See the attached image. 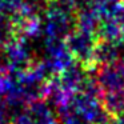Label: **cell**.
I'll return each mask as SVG.
<instances>
[{
  "instance_id": "6da1fadb",
  "label": "cell",
  "mask_w": 124,
  "mask_h": 124,
  "mask_svg": "<svg viewBox=\"0 0 124 124\" xmlns=\"http://www.w3.org/2000/svg\"><path fill=\"white\" fill-rule=\"evenodd\" d=\"M56 112L57 116L73 113L91 124H108L111 119V115L101 103L100 93H91L87 91H79L72 95L67 104Z\"/></svg>"
},
{
  "instance_id": "7a4b0ae2",
  "label": "cell",
  "mask_w": 124,
  "mask_h": 124,
  "mask_svg": "<svg viewBox=\"0 0 124 124\" xmlns=\"http://www.w3.org/2000/svg\"><path fill=\"white\" fill-rule=\"evenodd\" d=\"M43 35L46 39L64 40L75 27L73 9L68 8L60 0H51L44 12Z\"/></svg>"
},
{
  "instance_id": "3957f363",
  "label": "cell",
  "mask_w": 124,
  "mask_h": 124,
  "mask_svg": "<svg viewBox=\"0 0 124 124\" xmlns=\"http://www.w3.org/2000/svg\"><path fill=\"white\" fill-rule=\"evenodd\" d=\"M32 65V49L30 47L28 39L14 38L12 36L3 46L0 52V70L8 71L12 75L23 72Z\"/></svg>"
},
{
  "instance_id": "277c9868",
  "label": "cell",
  "mask_w": 124,
  "mask_h": 124,
  "mask_svg": "<svg viewBox=\"0 0 124 124\" xmlns=\"http://www.w3.org/2000/svg\"><path fill=\"white\" fill-rule=\"evenodd\" d=\"M73 56L64 40L46 39L44 40V57L41 63L49 75H57L73 64Z\"/></svg>"
},
{
  "instance_id": "5b68a950",
  "label": "cell",
  "mask_w": 124,
  "mask_h": 124,
  "mask_svg": "<svg viewBox=\"0 0 124 124\" xmlns=\"http://www.w3.org/2000/svg\"><path fill=\"white\" fill-rule=\"evenodd\" d=\"M65 44L71 51L73 59L81 63L84 67H89L93 63V52L96 47V35L88 33L79 28H73L70 35L65 38Z\"/></svg>"
},
{
  "instance_id": "8992f818",
  "label": "cell",
  "mask_w": 124,
  "mask_h": 124,
  "mask_svg": "<svg viewBox=\"0 0 124 124\" xmlns=\"http://www.w3.org/2000/svg\"><path fill=\"white\" fill-rule=\"evenodd\" d=\"M15 124H59V117L46 101L35 100L15 115Z\"/></svg>"
},
{
  "instance_id": "52a82bcc",
  "label": "cell",
  "mask_w": 124,
  "mask_h": 124,
  "mask_svg": "<svg viewBox=\"0 0 124 124\" xmlns=\"http://www.w3.org/2000/svg\"><path fill=\"white\" fill-rule=\"evenodd\" d=\"M95 79L101 93L124 91V59L101 65Z\"/></svg>"
},
{
  "instance_id": "ba28073f",
  "label": "cell",
  "mask_w": 124,
  "mask_h": 124,
  "mask_svg": "<svg viewBox=\"0 0 124 124\" xmlns=\"http://www.w3.org/2000/svg\"><path fill=\"white\" fill-rule=\"evenodd\" d=\"M124 59V41H105L100 40L93 52V64H111Z\"/></svg>"
},
{
  "instance_id": "9c48e42d",
  "label": "cell",
  "mask_w": 124,
  "mask_h": 124,
  "mask_svg": "<svg viewBox=\"0 0 124 124\" xmlns=\"http://www.w3.org/2000/svg\"><path fill=\"white\" fill-rule=\"evenodd\" d=\"M87 6L95 12L100 23L120 20L123 16V0H87Z\"/></svg>"
},
{
  "instance_id": "30bf717a",
  "label": "cell",
  "mask_w": 124,
  "mask_h": 124,
  "mask_svg": "<svg viewBox=\"0 0 124 124\" xmlns=\"http://www.w3.org/2000/svg\"><path fill=\"white\" fill-rule=\"evenodd\" d=\"M97 38L100 40L105 41H120L124 39L123 32H121V24L120 20H107L101 22L97 30Z\"/></svg>"
},
{
  "instance_id": "8fae6325",
  "label": "cell",
  "mask_w": 124,
  "mask_h": 124,
  "mask_svg": "<svg viewBox=\"0 0 124 124\" xmlns=\"http://www.w3.org/2000/svg\"><path fill=\"white\" fill-rule=\"evenodd\" d=\"M101 103L111 116H117L124 113V91L105 92L103 93Z\"/></svg>"
},
{
  "instance_id": "7c38bea8",
  "label": "cell",
  "mask_w": 124,
  "mask_h": 124,
  "mask_svg": "<svg viewBox=\"0 0 124 124\" xmlns=\"http://www.w3.org/2000/svg\"><path fill=\"white\" fill-rule=\"evenodd\" d=\"M14 27L8 16L0 15V47L4 46L14 36Z\"/></svg>"
},
{
  "instance_id": "4fadbf2b",
  "label": "cell",
  "mask_w": 124,
  "mask_h": 124,
  "mask_svg": "<svg viewBox=\"0 0 124 124\" xmlns=\"http://www.w3.org/2000/svg\"><path fill=\"white\" fill-rule=\"evenodd\" d=\"M23 0H0V15L11 17L20 8Z\"/></svg>"
},
{
  "instance_id": "5bb4252c",
  "label": "cell",
  "mask_w": 124,
  "mask_h": 124,
  "mask_svg": "<svg viewBox=\"0 0 124 124\" xmlns=\"http://www.w3.org/2000/svg\"><path fill=\"white\" fill-rule=\"evenodd\" d=\"M60 120H62V124H91L88 121L83 120L81 117L73 115V113H65L63 116H59Z\"/></svg>"
},
{
  "instance_id": "9a60e30c",
  "label": "cell",
  "mask_w": 124,
  "mask_h": 124,
  "mask_svg": "<svg viewBox=\"0 0 124 124\" xmlns=\"http://www.w3.org/2000/svg\"><path fill=\"white\" fill-rule=\"evenodd\" d=\"M63 4H65V6L68 7V8L73 9V11H78V9H80L83 6H85L87 0H60Z\"/></svg>"
},
{
  "instance_id": "2e32d148",
  "label": "cell",
  "mask_w": 124,
  "mask_h": 124,
  "mask_svg": "<svg viewBox=\"0 0 124 124\" xmlns=\"http://www.w3.org/2000/svg\"><path fill=\"white\" fill-rule=\"evenodd\" d=\"M11 116L8 112V107L6 104H0V124H8Z\"/></svg>"
},
{
  "instance_id": "e0dca14e",
  "label": "cell",
  "mask_w": 124,
  "mask_h": 124,
  "mask_svg": "<svg viewBox=\"0 0 124 124\" xmlns=\"http://www.w3.org/2000/svg\"><path fill=\"white\" fill-rule=\"evenodd\" d=\"M121 17H124V0H123V16Z\"/></svg>"
}]
</instances>
